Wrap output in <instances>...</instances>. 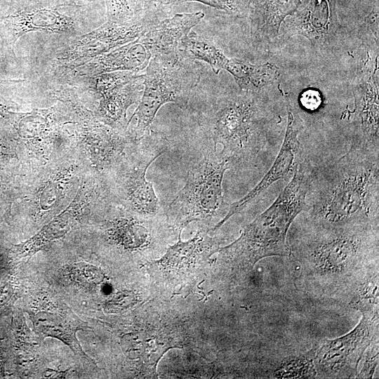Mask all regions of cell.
Wrapping results in <instances>:
<instances>
[{"instance_id": "obj_1", "label": "cell", "mask_w": 379, "mask_h": 379, "mask_svg": "<svg viewBox=\"0 0 379 379\" xmlns=\"http://www.w3.org/2000/svg\"><path fill=\"white\" fill-rule=\"evenodd\" d=\"M378 154L352 147L317 177L312 212L319 221L336 224L378 220Z\"/></svg>"}, {"instance_id": "obj_2", "label": "cell", "mask_w": 379, "mask_h": 379, "mask_svg": "<svg viewBox=\"0 0 379 379\" xmlns=\"http://www.w3.org/2000/svg\"><path fill=\"white\" fill-rule=\"evenodd\" d=\"M310 179L300 164L272 204L246 225L237 240L220 248L218 252L222 259L233 267L246 270L267 257L289 255L287 232L295 217L307 207Z\"/></svg>"}, {"instance_id": "obj_3", "label": "cell", "mask_w": 379, "mask_h": 379, "mask_svg": "<svg viewBox=\"0 0 379 379\" xmlns=\"http://www.w3.org/2000/svg\"><path fill=\"white\" fill-rule=\"evenodd\" d=\"M190 62L181 55L151 58L143 74L144 89L139 105L126 126V128L131 127L127 134L133 141L150 131V125L164 104L186 107L190 92L199 79Z\"/></svg>"}, {"instance_id": "obj_4", "label": "cell", "mask_w": 379, "mask_h": 379, "mask_svg": "<svg viewBox=\"0 0 379 379\" xmlns=\"http://www.w3.org/2000/svg\"><path fill=\"white\" fill-rule=\"evenodd\" d=\"M78 0H17L8 14L0 15V39L15 58L16 41L32 32L70 39L89 30L86 6Z\"/></svg>"}, {"instance_id": "obj_5", "label": "cell", "mask_w": 379, "mask_h": 379, "mask_svg": "<svg viewBox=\"0 0 379 379\" xmlns=\"http://www.w3.org/2000/svg\"><path fill=\"white\" fill-rule=\"evenodd\" d=\"M157 21L156 12L141 11L127 22L107 20L91 31L66 39L41 59L43 78L51 79L126 44Z\"/></svg>"}, {"instance_id": "obj_6", "label": "cell", "mask_w": 379, "mask_h": 379, "mask_svg": "<svg viewBox=\"0 0 379 379\" xmlns=\"http://www.w3.org/2000/svg\"><path fill=\"white\" fill-rule=\"evenodd\" d=\"M230 164L229 159L211 153L189 171L185 185L165 207L167 220L179 232L192 222H210L222 215V183Z\"/></svg>"}, {"instance_id": "obj_7", "label": "cell", "mask_w": 379, "mask_h": 379, "mask_svg": "<svg viewBox=\"0 0 379 379\" xmlns=\"http://www.w3.org/2000/svg\"><path fill=\"white\" fill-rule=\"evenodd\" d=\"M258 109L248 98H237L221 103L210 119L209 126L214 149L222 146L220 156L230 164L252 161L262 149Z\"/></svg>"}, {"instance_id": "obj_8", "label": "cell", "mask_w": 379, "mask_h": 379, "mask_svg": "<svg viewBox=\"0 0 379 379\" xmlns=\"http://www.w3.org/2000/svg\"><path fill=\"white\" fill-rule=\"evenodd\" d=\"M133 145L119 168V193L124 204L135 214L166 215V206L158 199L152 183L146 180V173L153 161L167 151L168 140L163 135L149 131Z\"/></svg>"}, {"instance_id": "obj_9", "label": "cell", "mask_w": 379, "mask_h": 379, "mask_svg": "<svg viewBox=\"0 0 379 379\" xmlns=\"http://www.w3.org/2000/svg\"><path fill=\"white\" fill-rule=\"evenodd\" d=\"M361 313L362 319L351 332L335 340H326L314 354L316 366L324 375L350 377L357 374L365 350L378 335V312Z\"/></svg>"}, {"instance_id": "obj_10", "label": "cell", "mask_w": 379, "mask_h": 379, "mask_svg": "<svg viewBox=\"0 0 379 379\" xmlns=\"http://www.w3.org/2000/svg\"><path fill=\"white\" fill-rule=\"evenodd\" d=\"M179 240L167 249L166 254L151 266L171 283L178 284L196 273L220 249V241L211 237L208 231L200 230L191 239Z\"/></svg>"}, {"instance_id": "obj_11", "label": "cell", "mask_w": 379, "mask_h": 379, "mask_svg": "<svg viewBox=\"0 0 379 379\" xmlns=\"http://www.w3.org/2000/svg\"><path fill=\"white\" fill-rule=\"evenodd\" d=\"M298 132L299 129L294 115L292 112L288 111L284 142L270 169L248 193L229 206L226 215L213 227V230H218L232 215L247 208L272 184L285 178L291 173H295L300 164L299 159L302 149L298 138Z\"/></svg>"}, {"instance_id": "obj_12", "label": "cell", "mask_w": 379, "mask_h": 379, "mask_svg": "<svg viewBox=\"0 0 379 379\" xmlns=\"http://www.w3.org/2000/svg\"><path fill=\"white\" fill-rule=\"evenodd\" d=\"M151 58L152 54L140 35L126 44L46 81L57 84L69 79L112 72L130 71L139 73L147 67Z\"/></svg>"}, {"instance_id": "obj_13", "label": "cell", "mask_w": 379, "mask_h": 379, "mask_svg": "<svg viewBox=\"0 0 379 379\" xmlns=\"http://www.w3.org/2000/svg\"><path fill=\"white\" fill-rule=\"evenodd\" d=\"M336 0H310L301 11H296L284 22V34H300L312 44L329 41L338 27Z\"/></svg>"}, {"instance_id": "obj_14", "label": "cell", "mask_w": 379, "mask_h": 379, "mask_svg": "<svg viewBox=\"0 0 379 379\" xmlns=\"http://www.w3.org/2000/svg\"><path fill=\"white\" fill-rule=\"evenodd\" d=\"M204 18V13H176L149 26L140 37L152 56L175 57L180 55L182 41Z\"/></svg>"}, {"instance_id": "obj_15", "label": "cell", "mask_w": 379, "mask_h": 379, "mask_svg": "<svg viewBox=\"0 0 379 379\" xmlns=\"http://www.w3.org/2000/svg\"><path fill=\"white\" fill-rule=\"evenodd\" d=\"M35 331L43 338H56L66 345L78 356L88 361L91 359L83 351L76 333L77 331L88 328L65 305L53 312H39L32 317Z\"/></svg>"}, {"instance_id": "obj_16", "label": "cell", "mask_w": 379, "mask_h": 379, "mask_svg": "<svg viewBox=\"0 0 379 379\" xmlns=\"http://www.w3.org/2000/svg\"><path fill=\"white\" fill-rule=\"evenodd\" d=\"M144 89V75L119 84L103 94L98 100V113L100 121L119 131H126L128 108L140 99Z\"/></svg>"}, {"instance_id": "obj_17", "label": "cell", "mask_w": 379, "mask_h": 379, "mask_svg": "<svg viewBox=\"0 0 379 379\" xmlns=\"http://www.w3.org/2000/svg\"><path fill=\"white\" fill-rule=\"evenodd\" d=\"M75 201L56 215L35 235L15 245L10 251V258L14 264L25 262L49 243L65 236L73 227L77 218Z\"/></svg>"}, {"instance_id": "obj_18", "label": "cell", "mask_w": 379, "mask_h": 379, "mask_svg": "<svg viewBox=\"0 0 379 379\" xmlns=\"http://www.w3.org/2000/svg\"><path fill=\"white\" fill-rule=\"evenodd\" d=\"M302 0H251L248 14L255 34L261 37L276 36L287 16L294 13Z\"/></svg>"}, {"instance_id": "obj_19", "label": "cell", "mask_w": 379, "mask_h": 379, "mask_svg": "<svg viewBox=\"0 0 379 379\" xmlns=\"http://www.w3.org/2000/svg\"><path fill=\"white\" fill-rule=\"evenodd\" d=\"M245 91H258L277 79L279 68L274 64L253 65L239 59H228L225 69Z\"/></svg>"}, {"instance_id": "obj_20", "label": "cell", "mask_w": 379, "mask_h": 379, "mask_svg": "<svg viewBox=\"0 0 379 379\" xmlns=\"http://www.w3.org/2000/svg\"><path fill=\"white\" fill-rule=\"evenodd\" d=\"M180 53L187 60H200L208 64L215 74L225 69L228 58L210 40L190 31L181 42Z\"/></svg>"}, {"instance_id": "obj_21", "label": "cell", "mask_w": 379, "mask_h": 379, "mask_svg": "<svg viewBox=\"0 0 379 379\" xmlns=\"http://www.w3.org/2000/svg\"><path fill=\"white\" fill-rule=\"evenodd\" d=\"M12 114L15 117L16 131L23 140H35L42 138L55 128V107Z\"/></svg>"}, {"instance_id": "obj_22", "label": "cell", "mask_w": 379, "mask_h": 379, "mask_svg": "<svg viewBox=\"0 0 379 379\" xmlns=\"http://www.w3.org/2000/svg\"><path fill=\"white\" fill-rule=\"evenodd\" d=\"M251 0H138L139 11L156 12L171 4L194 1L223 11L232 15L248 14Z\"/></svg>"}, {"instance_id": "obj_23", "label": "cell", "mask_w": 379, "mask_h": 379, "mask_svg": "<svg viewBox=\"0 0 379 379\" xmlns=\"http://www.w3.org/2000/svg\"><path fill=\"white\" fill-rule=\"evenodd\" d=\"M107 20L124 22L139 12L137 0H105Z\"/></svg>"}, {"instance_id": "obj_24", "label": "cell", "mask_w": 379, "mask_h": 379, "mask_svg": "<svg viewBox=\"0 0 379 379\" xmlns=\"http://www.w3.org/2000/svg\"><path fill=\"white\" fill-rule=\"evenodd\" d=\"M77 274L84 281L98 284L102 281L103 275L100 270L90 265L80 263L77 267Z\"/></svg>"}, {"instance_id": "obj_25", "label": "cell", "mask_w": 379, "mask_h": 379, "mask_svg": "<svg viewBox=\"0 0 379 379\" xmlns=\"http://www.w3.org/2000/svg\"><path fill=\"white\" fill-rule=\"evenodd\" d=\"M300 100L302 105L310 110L317 109L322 102L321 93L314 89H307L302 92Z\"/></svg>"}, {"instance_id": "obj_26", "label": "cell", "mask_w": 379, "mask_h": 379, "mask_svg": "<svg viewBox=\"0 0 379 379\" xmlns=\"http://www.w3.org/2000/svg\"><path fill=\"white\" fill-rule=\"evenodd\" d=\"M378 345L373 347L371 354L367 357L364 367L359 374L360 378H372L376 364L378 361Z\"/></svg>"}, {"instance_id": "obj_27", "label": "cell", "mask_w": 379, "mask_h": 379, "mask_svg": "<svg viewBox=\"0 0 379 379\" xmlns=\"http://www.w3.org/2000/svg\"><path fill=\"white\" fill-rule=\"evenodd\" d=\"M11 108H13L12 106L4 102L2 100H0V115H8L11 112L10 109Z\"/></svg>"}, {"instance_id": "obj_28", "label": "cell", "mask_w": 379, "mask_h": 379, "mask_svg": "<svg viewBox=\"0 0 379 379\" xmlns=\"http://www.w3.org/2000/svg\"><path fill=\"white\" fill-rule=\"evenodd\" d=\"M25 79H15L3 77L0 75V85L13 84L24 81Z\"/></svg>"}, {"instance_id": "obj_29", "label": "cell", "mask_w": 379, "mask_h": 379, "mask_svg": "<svg viewBox=\"0 0 379 379\" xmlns=\"http://www.w3.org/2000/svg\"><path fill=\"white\" fill-rule=\"evenodd\" d=\"M9 293H11L9 290H7L6 291L3 290L0 291V305L6 302L9 299L10 297H4L2 298H1Z\"/></svg>"}, {"instance_id": "obj_30", "label": "cell", "mask_w": 379, "mask_h": 379, "mask_svg": "<svg viewBox=\"0 0 379 379\" xmlns=\"http://www.w3.org/2000/svg\"><path fill=\"white\" fill-rule=\"evenodd\" d=\"M137 4H138V0H137Z\"/></svg>"}]
</instances>
